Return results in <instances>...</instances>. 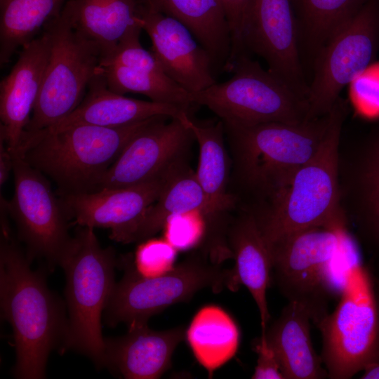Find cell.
I'll use <instances>...</instances> for the list:
<instances>
[{
	"label": "cell",
	"mask_w": 379,
	"mask_h": 379,
	"mask_svg": "<svg viewBox=\"0 0 379 379\" xmlns=\"http://www.w3.org/2000/svg\"><path fill=\"white\" fill-rule=\"evenodd\" d=\"M157 116L185 120L189 112L175 105L127 98L113 92L98 70L80 105L62 121L44 131H56L77 124L119 127Z\"/></svg>",
	"instance_id": "obj_20"
},
{
	"label": "cell",
	"mask_w": 379,
	"mask_h": 379,
	"mask_svg": "<svg viewBox=\"0 0 379 379\" xmlns=\"http://www.w3.org/2000/svg\"><path fill=\"white\" fill-rule=\"evenodd\" d=\"M340 204L347 233L352 230L379 278V133L373 130L344 152L339 151Z\"/></svg>",
	"instance_id": "obj_13"
},
{
	"label": "cell",
	"mask_w": 379,
	"mask_h": 379,
	"mask_svg": "<svg viewBox=\"0 0 379 379\" xmlns=\"http://www.w3.org/2000/svg\"><path fill=\"white\" fill-rule=\"evenodd\" d=\"M128 328L121 337L105 338L102 366L127 379L160 378L171 367L175 348L185 339V329L154 331L147 324Z\"/></svg>",
	"instance_id": "obj_19"
},
{
	"label": "cell",
	"mask_w": 379,
	"mask_h": 379,
	"mask_svg": "<svg viewBox=\"0 0 379 379\" xmlns=\"http://www.w3.org/2000/svg\"><path fill=\"white\" fill-rule=\"evenodd\" d=\"M13 239L8 222L1 223L0 295L4 317L13 331L20 379L45 378L48 357L62 343L67 320L44 274Z\"/></svg>",
	"instance_id": "obj_1"
},
{
	"label": "cell",
	"mask_w": 379,
	"mask_h": 379,
	"mask_svg": "<svg viewBox=\"0 0 379 379\" xmlns=\"http://www.w3.org/2000/svg\"><path fill=\"white\" fill-rule=\"evenodd\" d=\"M200 211L211 220L204 192L195 175L183 165L171 177L157 201L147 210L128 237L126 244L152 237L175 215Z\"/></svg>",
	"instance_id": "obj_27"
},
{
	"label": "cell",
	"mask_w": 379,
	"mask_h": 379,
	"mask_svg": "<svg viewBox=\"0 0 379 379\" xmlns=\"http://www.w3.org/2000/svg\"><path fill=\"white\" fill-rule=\"evenodd\" d=\"M141 30L140 26L130 30L110 52L101 58L100 65H121L155 74H166L152 51L142 46L140 41Z\"/></svg>",
	"instance_id": "obj_31"
},
{
	"label": "cell",
	"mask_w": 379,
	"mask_h": 379,
	"mask_svg": "<svg viewBox=\"0 0 379 379\" xmlns=\"http://www.w3.org/2000/svg\"><path fill=\"white\" fill-rule=\"evenodd\" d=\"M102 75L109 90L124 95L139 93L152 101L175 105L189 112L192 105L190 93L166 74H155L121 65L100 66Z\"/></svg>",
	"instance_id": "obj_30"
},
{
	"label": "cell",
	"mask_w": 379,
	"mask_h": 379,
	"mask_svg": "<svg viewBox=\"0 0 379 379\" xmlns=\"http://www.w3.org/2000/svg\"><path fill=\"white\" fill-rule=\"evenodd\" d=\"M182 165L181 162L159 177L140 184L61 194L60 200L74 224L109 228L112 239L126 244L129 234Z\"/></svg>",
	"instance_id": "obj_15"
},
{
	"label": "cell",
	"mask_w": 379,
	"mask_h": 379,
	"mask_svg": "<svg viewBox=\"0 0 379 379\" xmlns=\"http://www.w3.org/2000/svg\"><path fill=\"white\" fill-rule=\"evenodd\" d=\"M347 112V102L340 97L316 154L296 171L281 194L251 212L268 245L290 233L314 227L347 233L338 180L339 147Z\"/></svg>",
	"instance_id": "obj_2"
},
{
	"label": "cell",
	"mask_w": 379,
	"mask_h": 379,
	"mask_svg": "<svg viewBox=\"0 0 379 379\" xmlns=\"http://www.w3.org/2000/svg\"><path fill=\"white\" fill-rule=\"evenodd\" d=\"M185 340L196 359L211 375L235 355L240 331L225 310L208 305L192 318L185 330Z\"/></svg>",
	"instance_id": "obj_25"
},
{
	"label": "cell",
	"mask_w": 379,
	"mask_h": 379,
	"mask_svg": "<svg viewBox=\"0 0 379 379\" xmlns=\"http://www.w3.org/2000/svg\"><path fill=\"white\" fill-rule=\"evenodd\" d=\"M68 0H0V65L33 40Z\"/></svg>",
	"instance_id": "obj_29"
},
{
	"label": "cell",
	"mask_w": 379,
	"mask_h": 379,
	"mask_svg": "<svg viewBox=\"0 0 379 379\" xmlns=\"http://www.w3.org/2000/svg\"><path fill=\"white\" fill-rule=\"evenodd\" d=\"M208 220L200 211H193L170 217L163 230L164 239L177 251L190 249L199 245L206 236Z\"/></svg>",
	"instance_id": "obj_33"
},
{
	"label": "cell",
	"mask_w": 379,
	"mask_h": 379,
	"mask_svg": "<svg viewBox=\"0 0 379 379\" xmlns=\"http://www.w3.org/2000/svg\"><path fill=\"white\" fill-rule=\"evenodd\" d=\"M373 295L378 312V321H379V278L375 277L371 274Z\"/></svg>",
	"instance_id": "obj_38"
},
{
	"label": "cell",
	"mask_w": 379,
	"mask_h": 379,
	"mask_svg": "<svg viewBox=\"0 0 379 379\" xmlns=\"http://www.w3.org/2000/svg\"><path fill=\"white\" fill-rule=\"evenodd\" d=\"M361 379H379V363L372 365L364 371Z\"/></svg>",
	"instance_id": "obj_37"
},
{
	"label": "cell",
	"mask_w": 379,
	"mask_h": 379,
	"mask_svg": "<svg viewBox=\"0 0 379 379\" xmlns=\"http://www.w3.org/2000/svg\"><path fill=\"white\" fill-rule=\"evenodd\" d=\"M187 124L199 145L195 175L213 220L233 208L237 202L236 197L227 190L229 162L223 139L224 124L220 119L215 122H199L190 115Z\"/></svg>",
	"instance_id": "obj_23"
},
{
	"label": "cell",
	"mask_w": 379,
	"mask_h": 379,
	"mask_svg": "<svg viewBox=\"0 0 379 379\" xmlns=\"http://www.w3.org/2000/svg\"><path fill=\"white\" fill-rule=\"evenodd\" d=\"M343 280L338 305L317 325L322 337L321 358L331 379L351 378L379 363V321L371 272L356 262Z\"/></svg>",
	"instance_id": "obj_6"
},
{
	"label": "cell",
	"mask_w": 379,
	"mask_h": 379,
	"mask_svg": "<svg viewBox=\"0 0 379 379\" xmlns=\"http://www.w3.org/2000/svg\"><path fill=\"white\" fill-rule=\"evenodd\" d=\"M242 44L245 52L261 57L270 71L307 101L310 83L291 0H253Z\"/></svg>",
	"instance_id": "obj_14"
},
{
	"label": "cell",
	"mask_w": 379,
	"mask_h": 379,
	"mask_svg": "<svg viewBox=\"0 0 379 379\" xmlns=\"http://www.w3.org/2000/svg\"><path fill=\"white\" fill-rule=\"evenodd\" d=\"M140 4L141 0H68L65 5L73 27L100 46L102 57L130 30L142 27Z\"/></svg>",
	"instance_id": "obj_24"
},
{
	"label": "cell",
	"mask_w": 379,
	"mask_h": 379,
	"mask_svg": "<svg viewBox=\"0 0 379 379\" xmlns=\"http://www.w3.org/2000/svg\"><path fill=\"white\" fill-rule=\"evenodd\" d=\"M326 114L300 124L225 126L237 175L255 199V211L281 194L296 171L319 149L331 120Z\"/></svg>",
	"instance_id": "obj_3"
},
{
	"label": "cell",
	"mask_w": 379,
	"mask_h": 379,
	"mask_svg": "<svg viewBox=\"0 0 379 379\" xmlns=\"http://www.w3.org/2000/svg\"><path fill=\"white\" fill-rule=\"evenodd\" d=\"M12 172L13 195L9 201H4L27 246V256L43 258L52 267L59 265L72 239L69 219L60 199L45 175L19 154L13 155Z\"/></svg>",
	"instance_id": "obj_12"
},
{
	"label": "cell",
	"mask_w": 379,
	"mask_h": 379,
	"mask_svg": "<svg viewBox=\"0 0 379 379\" xmlns=\"http://www.w3.org/2000/svg\"><path fill=\"white\" fill-rule=\"evenodd\" d=\"M230 251L235 264L232 270V291L245 286L253 298L260 319L262 333L270 319L267 291L272 280L269 245L254 215L248 211L234 221L229 231Z\"/></svg>",
	"instance_id": "obj_21"
},
{
	"label": "cell",
	"mask_w": 379,
	"mask_h": 379,
	"mask_svg": "<svg viewBox=\"0 0 379 379\" xmlns=\"http://www.w3.org/2000/svg\"><path fill=\"white\" fill-rule=\"evenodd\" d=\"M116 283L105 308L110 326L125 323L128 328L147 324L148 319L168 307L188 301L198 291L209 288L215 292L232 289V270L193 255L171 271L155 277L140 275L128 266Z\"/></svg>",
	"instance_id": "obj_9"
},
{
	"label": "cell",
	"mask_w": 379,
	"mask_h": 379,
	"mask_svg": "<svg viewBox=\"0 0 379 379\" xmlns=\"http://www.w3.org/2000/svg\"><path fill=\"white\" fill-rule=\"evenodd\" d=\"M59 265L65 273L69 313L62 349L85 354L102 366L101 316L116 284L114 252L100 245L93 228L80 227Z\"/></svg>",
	"instance_id": "obj_5"
},
{
	"label": "cell",
	"mask_w": 379,
	"mask_h": 379,
	"mask_svg": "<svg viewBox=\"0 0 379 379\" xmlns=\"http://www.w3.org/2000/svg\"><path fill=\"white\" fill-rule=\"evenodd\" d=\"M253 348L258 358L251 378L284 379L277 355L267 343L265 333H261L260 337L253 343Z\"/></svg>",
	"instance_id": "obj_35"
},
{
	"label": "cell",
	"mask_w": 379,
	"mask_h": 379,
	"mask_svg": "<svg viewBox=\"0 0 379 379\" xmlns=\"http://www.w3.org/2000/svg\"><path fill=\"white\" fill-rule=\"evenodd\" d=\"M378 51L379 0H367L314 61L307 96V120L328 114L342 90L374 62Z\"/></svg>",
	"instance_id": "obj_11"
},
{
	"label": "cell",
	"mask_w": 379,
	"mask_h": 379,
	"mask_svg": "<svg viewBox=\"0 0 379 379\" xmlns=\"http://www.w3.org/2000/svg\"><path fill=\"white\" fill-rule=\"evenodd\" d=\"M51 52V38L41 35L22 47L9 74L0 84V137L18 153L41 88Z\"/></svg>",
	"instance_id": "obj_18"
},
{
	"label": "cell",
	"mask_w": 379,
	"mask_h": 379,
	"mask_svg": "<svg viewBox=\"0 0 379 379\" xmlns=\"http://www.w3.org/2000/svg\"><path fill=\"white\" fill-rule=\"evenodd\" d=\"M177 251L164 238H149L141 241L135 251L134 268L145 277L162 275L175 267Z\"/></svg>",
	"instance_id": "obj_32"
},
{
	"label": "cell",
	"mask_w": 379,
	"mask_h": 379,
	"mask_svg": "<svg viewBox=\"0 0 379 379\" xmlns=\"http://www.w3.org/2000/svg\"><path fill=\"white\" fill-rule=\"evenodd\" d=\"M366 1L291 0L303 64L312 65L322 48Z\"/></svg>",
	"instance_id": "obj_26"
},
{
	"label": "cell",
	"mask_w": 379,
	"mask_h": 379,
	"mask_svg": "<svg viewBox=\"0 0 379 379\" xmlns=\"http://www.w3.org/2000/svg\"><path fill=\"white\" fill-rule=\"evenodd\" d=\"M340 230L314 227L269 244L272 278L288 302L304 305L317 325L329 313L332 263L342 245Z\"/></svg>",
	"instance_id": "obj_10"
},
{
	"label": "cell",
	"mask_w": 379,
	"mask_h": 379,
	"mask_svg": "<svg viewBox=\"0 0 379 379\" xmlns=\"http://www.w3.org/2000/svg\"><path fill=\"white\" fill-rule=\"evenodd\" d=\"M252 1L253 0H221L231 37L230 55L224 67L226 71L230 69L237 57L245 52L242 34Z\"/></svg>",
	"instance_id": "obj_34"
},
{
	"label": "cell",
	"mask_w": 379,
	"mask_h": 379,
	"mask_svg": "<svg viewBox=\"0 0 379 379\" xmlns=\"http://www.w3.org/2000/svg\"><path fill=\"white\" fill-rule=\"evenodd\" d=\"M13 155L10 152L4 140L0 137V185L5 184L9 174L13 171Z\"/></svg>",
	"instance_id": "obj_36"
},
{
	"label": "cell",
	"mask_w": 379,
	"mask_h": 379,
	"mask_svg": "<svg viewBox=\"0 0 379 379\" xmlns=\"http://www.w3.org/2000/svg\"><path fill=\"white\" fill-rule=\"evenodd\" d=\"M375 130H376L377 132L379 133V127H378L377 128H375Z\"/></svg>",
	"instance_id": "obj_39"
},
{
	"label": "cell",
	"mask_w": 379,
	"mask_h": 379,
	"mask_svg": "<svg viewBox=\"0 0 379 379\" xmlns=\"http://www.w3.org/2000/svg\"><path fill=\"white\" fill-rule=\"evenodd\" d=\"M142 28L152 41L151 51L164 72L190 93L201 91L217 81L213 58L177 20L158 12L141 0Z\"/></svg>",
	"instance_id": "obj_17"
},
{
	"label": "cell",
	"mask_w": 379,
	"mask_h": 379,
	"mask_svg": "<svg viewBox=\"0 0 379 379\" xmlns=\"http://www.w3.org/2000/svg\"><path fill=\"white\" fill-rule=\"evenodd\" d=\"M311 321L304 305L290 301L263 333L277 355L284 379L328 378L312 343Z\"/></svg>",
	"instance_id": "obj_22"
},
{
	"label": "cell",
	"mask_w": 379,
	"mask_h": 379,
	"mask_svg": "<svg viewBox=\"0 0 379 379\" xmlns=\"http://www.w3.org/2000/svg\"><path fill=\"white\" fill-rule=\"evenodd\" d=\"M152 9L185 25L209 53L228 48L230 32L221 0H144Z\"/></svg>",
	"instance_id": "obj_28"
},
{
	"label": "cell",
	"mask_w": 379,
	"mask_h": 379,
	"mask_svg": "<svg viewBox=\"0 0 379 379\" xmlns=\"http://www.w3.org/2000/svg\"><path fill=\"white\" fill-rule=\"evenodd\" d=\"M187 117L185 120L157 117L129 141L102 177L97 190L140 184L181 163L184 151L194 139L187 124Z\"/></svg>",
	"instance_id": "obj_16"
},
{
	"label": "cell",
	"mask_w": 379,
	"mask_h": 379,
	"mask_svg": "<svg viewBox=\"0 0 379 379\" xmlns=\"http://www.w3.org/2000/svg\"><path fill=\"white\" fill-rule=\"evenodd\" d=\"M158 117L119 127L77 124L24 135L15 154L51 178L61 194L95 191L129 141Z\"/></svg>",
	"instance_id": "obj_4"
},
{
	"label": "cell",
	"mask_w": 379,
	"mask_h": 379,
	"mask_svg": "<svg viewBox=\"0 0 379 379\" xmlns=\"http://www.w3.org/2000/svg\"><path fill=\"white\" fill-rule=\"evenodd\" d=\"M230 72L228 80L190 93L192 103L206 107L229 126L307 120V101L248 53L238 56Z\"/></svg>",
	"instance_id": "obj_7"
},
{
	"label": "cell",
	"mask_w": 379,
	"mask_h": 379,
	"mask_svg": "<svg viewBox=\"0 0 379 379\" xmlns=\"http://www.w3.org/2000/svg\"><path fill=\"white\" fill-rule=\"evenodd\" d=\"M44 29L51 38L50 56L24 135L47 129L69 115L84 99L101 62L100 46L73 27L65 4Z\"/></svg>",
	"instance_id": "obj_8"
}]
</instances>
